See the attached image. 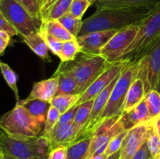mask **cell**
Here are the masks:
<instances>
[{
	"label": "cell",
	"instance_id": "cell-1",
	"mask_svg": "<svg viewBox=\"0 0 160 159\" xmlns=\"http://www.w3.org/2000/svg\"><path fill=\"white\" fill-rule=\"evenodd\" d=\"M154 9H105L96 10L83 20L79 36L92 32L121 30L132 25L141 24ZM78 36V37H79Z\"/></svg>",
	"mask_w": 160,
	"mask_h": 159
},
{
	"label": "cell",
	"instance_id": "cell-2",
	"mask_svg": "<svg viewBox=\"0 0 160 159\" xmlns=\"http://www.w3.org/2000/svg\"><path fill=\"white\" fill-rule=\"evenodd\" d=\"M114 63L109 62L100 55L87 54L81 51L74 60L61 62L56 71L66 72L71 75L78 84L76 94H81Z\"/></svg>",
	"mask_w": 160,
	"mask_h": 159
},
{
	"label": "cell",
	"instance_id": "cell-3",
	"mask_svg": "<svg viewBox=\"0 0 160 159\" xmlns=\"http://www.w3.org/2000/svg\"><path fill=\"white\" fill-rule=\"evenodd\" d=\"M0 129L11 138L30 140L42 135L44 126L24 107L16 104L0 116Z\"/></svg>",
	"mask_w": 160,
	"mask_h": 159
},
{
	"label": "cell",
	"instance_id": "cell-4",
	"mask_svg": "<svg viewBox=\"0 0 160 159\" xmlns=\"http://www.w3.org/2000/svg\"><path fill=\"white\" fill-rule=\"evenodd\" d=\"M160 36V5L141 23L135 39L118 62L135 63L142 59Z\"/></svg>",
	"mask_w": 160,
	"mask_h": 159
},
{
	"label": "cell",
	"instance_id": "cell-5",
	"mask_svg": "<svg viewBox=\"0 0 160 159\" xmlns=\"http://www.w3.org/2000/svg\"><path fill=\"white\" fill-rule=\"evenodd\" d=\"M2 147L4 154L16 159H48L52 150L49 140L43 135L30 140H17L6 134Z\"/></svg>",
	"mask_w": 160,
	"mask_h": 159
},
{
	"label": "cell",
	"instance_id": "cell-6",
	"mask_svg": "<svg viewBox=\"0 0 160 159\" xmlns=\"http://www.w3.org/2000/svg\"><path fill=\"white\" fill-rule=\"evenodd\" d=\"M138 63H126L112 88L109 101L100 118V125L108 118L122 115L125 99L130 86L136 79Z\"/></svg>",
	"mask_w": 160,
	"mask_h": 159
},
{
	"label": "cell",
	"instance_id": "cell-7",
	"mask_svg": "<svg viewBox=\"0 0 160 159\" xmlns=\"http://www.w3.org/2000/svg\"><path fill=\"white\" fill-rule=\"evenodd\" d=\"M0 11L22 38L40 31L42 19L33 17L15 0H0Z\"/></svg>",
	"mask_w": 160,
	"mask_h": 159
},
{
	"label": "cell",
	"instance_id": "cell-8",
	"mask_svg": "<svg viewBox=\"0 0 160 159\" xmlns=\"http://www.w3.org/2000/svg\"><path fill=\"white\" fill-rule=\"evenodd\" d=\"M137 63L136 78L143 81L145 94L152 90L160 93V36Z\"/></svg>",
	"mask_w": 160,
	"mask_h": 159
},
{
	"label": "cell",
	"instance_id": "cell-9",
	"mask_svg": "<svg viewBox=\"0 0 160 159\" xmlns=\"http://www.w3.org/2000/svg\"><path fill=\"white\" fill-rule=\"evenodd\" d=\"M140 24L132 25L120 30L100 51V55L109 62H118L138 33Z\"/></svg>",
	"mask_w": 160,
	"mask_h": 159
},
{
	"label": "cell",
	"instance_id": "cell-10",
	"mask_svg": "<svg viewBox=\"0 0 160 159\" xmlns=\"http://www.w3.org/2000/svg\"><path fill=\"white\" fill-rule=\"evenodd\" d=\"M120 73L109 84V85L106 89H104L99 94L97 95L95 99H94L88 120L87 123H86L85 126H84V129L81 132L79 140H81V139L87 138V137H92L95 132H96L97 129H98V128L99 127L101 115L102 114L103 111H104L105 108H106L108 101H109V96H110L112 88H113L114 85L117 83V80L119 79Z\"/></svg>",
	"mask_w": 160,
	"mask_h": 159
},
{
	"label": "cell",
	"instance_id": "cell-11",
	"mask_svg": "<svg viewBox=\"0 0 160 159\" xmlns=\"http://www.w3.org/2000/svg\"><path fill=\"white\" fill-rule=\"evenodd\" d=\"M126 62H117L112 66L107 69L88 87L85 91L80 94L79 99L75 105H81L82 103L95 99V97L99 94L104 89H106L109 84L120 74Z\"/></svg>",
	"mask_w": 160,
	"mask_h": 159
},
{
	"label": "cell",
	"instance_id": "cell-12",
	"mask_svg": "<svg viewBox=\"0 0 160 159\" xmlns=\"http://www.w3.org/2000/svg\"><path fill=\"white\" fill-rule=\"evenodd\" d=\"M151 122L136 126L128 130L120 151V159L133 158L143 143L146 142Z\"/></svg>",
	"mask_w": 160,
	"mask_h": 159
},
{
	"label": "cell",
	"instance_id": "cell-13",
	"mask_svg": "<svg viewBox=\"0 0 160 159\" xmlns=\"http://www.w3.org/2000/svg\"><path fill=\"white\" fill-rule=\"evenodd\" d=\"M117 31L118 30L95 31L79 36L77 37V41L81 48V51L87 54L100 55L102 48L117 34Z\"/></svg>",
	"mask_w": 160,
	"mask_h": 159
},
{
	"label": "cell",
	"instance_id": "cell-14",
	"mask_svg": "<svg viewBox=\"0 0 160 159\" xmlns=\"http://www.w3.org/2000/svg\"><path fill=\"white\" fill-rule=\"evenodd\" d=\"M96 10L105 9H155L160 0H95Z\"/></svg>",
	"mask_w": 160,
	"mask_h": 159
},
{
	"label": "cell",
	"instance_id": "cell-15",
	"mask_svg": "<svg viewBox=\"0 0 160 159\" xmlns=\"http://www.w3.org/2000/svg\"><path fill=\"white\" fill-rule=\"evenodd\" d=\"M120 121L125 130H129L138 125L150 123L152 118L145 99L130 112L123 113L120 118Z\"/></svg>",
	"mask_w": 160,
	"mask_h": 159
},
{
	"label": "cell",
	"instance_id": "cell-16",
	"mask_svg": "<svg viewBox=\"0 0 160 159\" xmlns=\"http://www.w3.org/2000/svg\"><path fill=\"white\" fill-rule=\"evenodd\" d=\"M58 81V76H52L49 79L35 82L28 98L40 99L50 102V101L56 96L57 92Z\"/></svg>",
	"mask_w": 160,
	"mask_h": 159
},
{
	"label": "cell",
	"instance_id": "cell-17",
	"mask_svg": "<svg viewBox=\"0 0 160 159\" xmlns=\"http://www.w3.org/2000/svg\"><path fill=\"white\" fill-rule=\"evenodd\" d=\"M45 137L49 140L52 150L59 146H70L73 143V123L55 126Z\"/></svg>",
	"mask_w": 160,
	"mask_h": 159
},
{
	"label": "cell",
	"instance_id": "cell-18",
	"mask_svg": "<svg viewBox=\"0 0 160 159\" xmlns=\"http://www.w3.org/2000/svg\"><path fill=\"white\" fill-rule=\"evenodd\" d=\"M17 104L24 107L34 118L43 126H45L47 113L51 104L48 101H42L40 99H33L27 98L24 100L17 101Z\"/></svg>",
	"mask_w": 160,
	"mask_h": 159
},
{
	"label": "cell",
	"instance_id": "cell-19",
	"mask_svg": "<svg viewBox=\"0 0 160 159\" xmlns=\"http://www.w3.org/2000/svg\"><path fill=\"white\" fill-rule=\"evenodd\" d=\"M145 95L146 94L143 81L139 78H136L130 86L127 94L123 114L130 112L131 109L136 107L141 101L145 99Z\"/></svg>",
	"mask_w": 160,
	"mask_h": 159
},
{
	"label": "cell",
	"instance_id": "cell-20",
	"mask_svg": "<svg viewBox=\"0 0 160 159\" xmlns=\"http://www.w3.org/2000/svg\"><path fill=\"white\" fill-rule=\"evenodd\" d=\"M93 101L94 100L86 101V102L82 103L78 107L73 122V143L79 140L81 132L88 120Z\"/></svg>",
	"mask_w": 160,
	"mask_h": 159
},
{
	"label": "cell",
	"instance_id": "cell-21",
	"mask_svg": "<svg viewBox=\"0 0 160 159\" xmlns=\"http://www.w3.org/2000/svg\"><path fill=\"white\" fill-rule=\"evenodd\" d=\"M41 30L62 42L76 38L68 32V31L59 23L58 20H42Z\"/></svg>",
	"mask_w": 160,
	"mask_h": 159
},
{
	"label": "cell",
	"instance_id": "cell-22",
	"mask_svg": "<svg viewBox=\"0 0 160 159\" xmlns=\"http://www.w3.org/2000/svg\"><path fill=\"white\" fill-rule=\"evenodd\" d=\"M23 41L40 58L45 60H48V47L45 38L41 34L40 31L34 34L23 37Z\"/></svg>",
	"mask_w": 160,
	"mask_h": 159
},
{
	"label": "cell",
	"instance_id": "cell-23",
	"mask_svg": "<svg viewBox=\"0 0 160 159\" xmlns=\"http://www.w3.org/2000/svg\"><path fill=\"white\" fill-rule=\"evenodd\" d=\"M53 76H58V89L56 95L76 94L78 84L74 78L69 73L62 71H56Z\"/></svg>",
	"mask_w": 160,
	"mask_h": 159
},
{
	"label": "cell",
	"instance_id": "cell-24",
	"mask_svg": "<svg viewBox=\"0 0 160 159\" xmlns=\"http://www.w3.org/2000/svg\"><path fill=\"white\" fill-rule=\"evenodd\" d=\"M92 137L81 139L67 147V159H85Z\"/></svg>",
	"mask_w": 160,
	"mask_h": 159
},
{
	"label": "cell",
	"instance_id": "cell-25",
	"mask_svg": "<svg viewBox=\"0 0 160 159\" xmlns=\"http://www.w3.org/2000/svg\"><path fill=\"white\" fill-rule=\"evenodd\" d=\"M79 97L80 94H76L56 95L50 101V104L53 107L57 108L62 115L76 104L77 101L79 99Z\"/></svg>",
	"mask_w": 160,
	"mask_h": 159
},
{
	"label": "cell",
	"instance_id": "cell-26",
	"mask_svg": "<svg viewBox=\"0 0 160 159\" xmlns=\"http://www.w3.org/2000/svg\"><path fill=\"white\" fill-rule=\"evenodd\" d=\"M72 1L73 0H57L42 17V20H59L62 16L68 13Z\"/></svg>",
	"mask_w": 160,
	"mask_h": 159
},
{
	"label": "cell",
	"instance_id": "cell-27",
	"mask_svg": "<svg viewBox=\"0 0 160 159\" xmlns=\"http://www.w3.org/2000/svg\"><path fill=\"white\" fill-rule=\"evenodd\" d=\"M80 52H81V48L77 41V38L67 41L62 43L59 59H60L61 62H70V61L74 60L75 58Z\"/></svg>",
	"mask_w": 160,
	"mask_h": 159
},
{
	"label": "cell",
	"instance_id": "cell-28",
	"mask_svg": "<svg viewBox=\"0 0 160 159\" xmlns=\"http://www.w3.org/2000/svg\"><path fill=\"white\" fill-rule=\"evenodd\" d=\"M58 20L73 37L77 38L79 36L83 25V20L81 19L74 17L70 12H68L60 17Z\"/></svg>",
	"mask_w": 160,
	"mask_h": 159
},
{
	"label": "cell",
	"instance_id": "cell-29",
	"mask_svg": "<svg viewBox=\"0 0 160 159\" xmlns=\"http://www.w3.org/2000/svg\"><path fill=\"white\" fill-rule=\"evenodd\" d=\"M0 70L6 80V84H8L11 90L13 91L15 94L17 101H20V97H19L18 87H17V75L12 69L10 68L8 64L0 61Z\"/></svg>",
	"mask_w": 160,
	"mask_h": 159
},
{
	"label": "cell",
	"instance_id": "cell-30",
	"mask_svg": "<svg viewBox=\"0 0 160 159\" xmlns=\"http://www.w3.org/2000/svg\"><path fill=\"white\" fill-rule=\"evenodd\" d=\"M149 115L152 119L160 115V93L156 90H150L145 97Z\"/></svg>",
	"mask_w": 160,
	"mask_h": 159
},
{
	"label": "cell",
	"instance_id": "cell-31",
	"mask_svg": "<svg viewBox=\"0 0 160 159\" xmlns=\"http://www.w3.org/2000/svg\"><path fill=\"white\" fill-rule=\"evenodd\" d=\"M151 157L154 159H158L160 154V138L151 122L148 138L146 140Z\"/></svg>",
	"mask_w": 160,
	"mask_h": 159
},
{
	"label": "cell",
	"instance_id": "cell-32",
	"mask_svg": "<svg viewBox=\"0 0 160 159\" xmlns=\"http://www.w3.org/2000/svg\"><path fill=\"white\" fill-rule=\"evenodd\" d=\"M60 115L61 113L59 112V111L58 110L57 108L53 107L52 105L50 106L49 109H48V113H47L45 124V126H44V129L42 135H47V134L54 128V126H56V123L59 121Z\"/></svg>",
	"mask_w": 160,
	"mask_h": 159
},
{
	"label": "cell",
	"instance_id": "cell-33",
	"mask_svg": "<svg viewBox=\"0 0 160 159\" xmlns=\"http://www.w3.org/2000/svg\"><path fill=\"white\" fill-rule=\"evenodd\" d=\"M128 132V130H123L122 132H120V133L117 134L115 137H112V140L109 141V144H108L106 151H105V154H106V155L107 157H109V156L112 155V154H115V153L120 151L122 143H123Z\"/></svg>",
	"mask_w": 160,
	"mask_h": 159
},
{
	"label": "cell",
	"instance_id": "cell-34",
	"mask_svg": "<svg viewBox=\"0 0 160 159\" xmlns=\"http://www.w3.org/2000/svg\"><path fill=\"white\" fill-rule=\"evenodd\" d=\"M90 6H92V3L89 0H73L69 12L74 17L82 19L83 16Z\"/></svg>",
	"mask_w": 160,
	"mask_h": 159
},
{
	"label": "cell",
	"instance_id": "cell-35",
	"mask_svg": "<svg viewBox=\"0 0 160 159\" xmlns=\"http://www.w3.org/2000/svg\"><path fill=\"white\" fill-rule=\"evenodd\" d=\"M20 3L33 17L40 18L41 8H42V0H15Z\"/></svg>",
	"mask_w": 160,
	"mask_h": 159
},
{
	"label": "cell",
	"instance_id": "cell-36",
	"mask_svg": "<svg viewBox=\"0 0 160 159\" xmlns=\"http://www.w3.org/2000/svg\"><path fill=\"white\" fill-rule=\"evenodd\" d=\"M40 32L41 34H42V35L43 36L44 38H45V41H46L47 45H48V49H49L53 54L56 55V56H58V57L59 58L61 53V49H62V43H63V42L54 38V37L50 36L49 34H48L46 32H45V31H42V30L41 29Z\"/></svg>",
	"mask_w": 160,
	"mask_h": 159
},
{
	"label": "cell",
	"instance_id": "cell-37",
	"mask_svg": "<svg viewBox=\"0 0 160 159\" xmlns=\"http://www.w3.org/2000/svg\"><path fill=\"white\" fill-rule=\"evenodd\" d=\"M78 107H79V105L73 106V107L70 109H69L67 112L62 114V115H60V117H59V121L56 123V126H62V125L67 124V123H73Z\"/></svg>",
	"mask_w": 160,
	"mask_h": 159
},
{
	"label": "cell",
	"instance_id": "cell-38",
	"mask_svg": "<svg viewBox=\"0 0 160 159\" xmlns=\"http://www.w3.org/2000/svg\"><path fill=\"white\" fill-rule=\"evenodd\" d=\"M67 147L59 146L51 150L48 159H67Z\"/></svg>",
	"mask_w": 160,
	"mask_h": 159
},
{
	"label": "cell",
	"instance_id": "cell-39",
	"mask_svg": "<svg viewBox=\"0 0 160 159\" xmlns=\"http://www.w3.org/2000/svg\"><path fill=\"white\" fill-rule=\"evenodd\" d=\"M0 31H3L6 32L11 37H13V36L18 35V33L9 24V22L6 20L1 11H0Z\"/></svg>",
	"mask_w": 160,
	"mask_h": 159
},
{
	"label": "cell",
	"instance_id": "cell-40",
	"mask_svg": "<svg viewBox=\"0 0 160 159\" xmlns=\"http://www.w3.org/2000/svg\"><path fill=\"white\" fill-rule=\"evenodd\" d=\"M150 157H151V154L148 150L147 143L145 142L132 159H149Z\"/></svg>",
	"mask_w": 160,
	"mask_h": 159
},
{
	"label": "cell",
	"instance_id": "cell-41",
	"mask_svg": "<svg viewBox=\"0 0 160 159\" xmlns=\"http://www.w3.org/2000/svg\"><path fill=\"white\" fill-rule=\"evenodd\" d=\"M56 1L57 0H42V8H41V17L42 18Z\"/></svg>",
	"mask_w": 160,
	"mask_h": 159
},
{
	"label": "cell",
	"instance_id": "cell-42",
	"mask_svg": "<svg viewBox=\"0 0 160 159\" xmlns=\"http://www.w3.org/2000/svg\"><path fill=\"white\" fill-rule=\"evenodd\" d=\"M11 38H6V37H0V56L4 53L5 50L9 45Z\"/></svg>",
	"mask_w": 160,
	"mask_h": 159
},
{
	"label": "cell",
	"instance_id": "cell-43",
	"mask_svg": "<svg viewBox=\"0 0 160 159\" xmlns=\"http://www.w3.org/2000/svg\"><path fill=\"white\" fill-rule=\"evenodd\" d=\"M152 123L153 126H154L155 129H156V132H157L160 138V115L159 116L152 119Z\"/></svg>",
	"mask_w": 160,
	"mask_h": 159
},
{
	"label": "cell",
	"instance_id": "cell-44",
	"mask_svg": "<svg viewBox=\"0 0 160 159\" xmlns=\"http://www.w3.org/2000/svg\"><path fill=\"white\" fill-rule=\"evenodd\" d=\"M5 136H6V133H5V132L0 129V157H2L3 155H4L2 143H3V139H4Z\"/></svg>",
	"mask_w": 160,
	"mask_h": 159
},
{
	"label": "cell",
	"instance_id": "cell-45",
	"mask_svg": "<svg viewBox=\"0 0 160 159\" xmlns=\"http://www.w3.org/2000/svg\"><path fill=\"white\" fill-rule=\"evenodd\" d=\"M120 151H119L118 152L115 153V154L107 157V159H120Z\"/></svg>",
	"mask_w": 160,
	"mask_h": 159
},
{
	"label": "cell",
	"instance_id": "cell-46",
	"mask_svg": "<svg viewBox=\"0 0 160 159\" xmlns=\"http://www.w3.org/2000/svg\"><path fill=\"white\" fill-rule=\"evenodd\" d=\"M0 37H6V38H11L10 36L7 34L6 32L3 31H0Z\"/></svg>",
	"mask_w": 160,
	"mask_h": 159
},
{
	"label": "cell",
	"instance_id": "cell-47",
	"mask_svg": "<svg viewBox=\"0 0 160 159\" xmlns=\"http://www.w3.org/2000/svg\"><path fill=\"white\" fill-rule=\"evenodd\" d=\"M2 159H16V158H14V157H11V156L8 155V154H4V155L2 157Z\"/></svg>",
	"mask_w": 160,
	"mask_h": 159
},
{
	"label": "cell",
	"instance_id": "cell-48",
	"mask_svg": "<svg viewBox=\"0 0 160 159\" xmlns=\"http://www.w3.org/2000/svg\"><path fill=\"white\" fill-rule=\"evenodd\" d=\"M89 1L91 2V3H92V4H94V2H95V0H89Z\"/></svg>",
	"mask_w": 160,
	"mask_h": 159
},
{
	"label": "cell",
	"instance_id": "cell-49",
	"mask_svg": "<svg viewBox=\"0 0 160 159\" xmlns=\"http://www.w3.org/2000/svg\"><path fill=\"white\" fill-rule=\"evenodd\" d=\"M158 159H160V154H159V157H158Z\"/></svg>",
	"mask_w": 160,
	"mask_h": 159
},
{
	"label": "cell",
	"instance_id": "cell-50",
	"mask_svg": "<svg viewBox=\"0 0 160 159\" xmlns=\"http://www.w3.org/2000/svg\"><path fill=\"white\" fill-rule=\"evenodd\" d=\"M149 159H154V158H153V157H150Z\"/></svg>",
	"mask_w": 160,
	"mask_h": 159
},
{
	"label": "cell",
	"instance_id": "cell-51",
	"mask_svg": "<svg viewBox=\"0 0 160 159\" xmlns=\"http://www.w3.org/2000/svg\"><path fill=\"white\" fill-rule=\"evenodd\" d=\"M0 159H2V157H0Z\"/></svg>",
	"mask_w": 160,
	"mask_h": 159
}]
</instances>
